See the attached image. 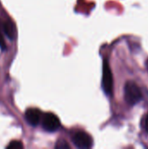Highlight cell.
<instances>
[{"label": "cell", "mask_w": 148, "mask_h": 149, "mask_svg": "<svg viewBox=\"0 0 148 149\" xmlns=\"http://www.w3.org/2000/svg\"><path fill=\"white\" fill-rule=\"evenodd\" d=\"M147 70H148V60L147 61Z\"/></svg>", "instance_id": "obj_11"}, {"label": "cell", "mask_w": 148, "mask_h": 149, "mask_svg": "<svg viewBox=\"0 0 148 149\" xmlns=\"http://www.w3.org/2000/svg\"><path fill=\"white\" fill-rule=\"evenodd\" d=\"M24 118L28 124L32 127H36L42 120V113L37 108H29L24 113Z\"/></svg>", "instance_id": "obj_5"}, {"label": "cell", "mask_w": 148, "mask_h": 149, "mask_svg": "<svg viewBox=\"0 0 148 149\" xmlns=\"http://www.w3.org/2000/svg\"><path fill=\"white\" fill-rule=\"evenodd\" d=\"M69 148V145L65 141H58V144L56 145V148Z\"/></svg>", "instance_id": "obj_8"}, {"label": "cell", "mask_w": 148, "mask_h": 149, "mask_svg": "<svg viewBox=\"0 0 148 149\" xmlns=\"http://www.w3.org/2000/svg\"><path fill=\"white\" fill-rule=\"evenodd\" d=\"M0 47L4 50L6 49V45H5V41H4V38H3V36L1 32V30H0Z\"/></svg>", "instance_id": "obj_9"}, {"label": "cell", "mask_w": 148, "mask_h": 149, "mask_svg": "<svg viewBox=\"0 0 148 149\" xmlns=\"http://www.w3.org/2000/svg\"><path fill=\"white\" fill-rule=\"evenodd\" d=\"M72 141L78 148H90L92 146V137L83 131H78L72 136Z\"/></svg>", "instance_id": "obj_3"}, {"label": "cell", "mask_w": 148, "mask_h": 149, "mask_svg": "<svg viewBox=\"0 0 148 149\" xmlns=\"http://www.w3.org/2000/svg\"><path fill=\"white\" fill-rule=\"evenodd\" d=\"M102 88L106 95H111L113 90V73L107 60L104 61L103 65V77H102Z\"/></svg>", "instance_id": "obj_2"}, {"label": "cell", "mask_w": 148, "mask_h": 149, "mask_svg": "<svg viewBox=\"0 0 148 149\" xmlns=\"http://www.w3.org/2000/svg\"><path fill=\"white\" fill-rule=\"evenodd\" d=\"M124 98L126 102L130 106H134L142 100L140 88L134 81L129 80L126 83L124 87Z\"/></svg>", "instance_id": "obj_1"}, {"label": "cell", "mask_w": 148, "mask_h": 149, "mask_svg": "<svg viewBox=\"0 0 148 149\" xmlns=\"http://www.w3.org/2000/svg\"><path fill=\"white\" fill-rule=\"evenodd\" d=\"M42 127L47 132H55L60 127V120L55 114L47 113L42 118Z\"/></svg>", "instance_id": "obj_4"}, {"label": "cell", "mask_w": 148, "mask_h": 149, "mask_svg": "<svg viewBox=\"0 0 148 149\" xmlns=\"http://www.w3.org/2000/svg\"><path fill=\"white\" fill-rule=\"evenodd\" d=\"M23 148V145L20 141H11L7 146V148Z\"/></svg>", "instance_id": "obj_7"}, {"label": "cell", "mask_w": 148, "mask_h": 149, "mask_svg": "<svg viewBox=\"0 0 148 149\" xmlns=\"http://www.w3.org/2000/svg\"><path fill=\"white\" fill-rule=\"evenodd\" d=\"M2 30L3 31V33L8 37L9 39H14L15 38V28L13 24L7 20V21H3L2 23Z\"/></svg>", "instance_id": "obj_6"}, {"label": "cell", "mask_w": 148, "mask_h": 149, "mask_svg": "<svg viewBox=\"0 0 148 149\" xmlns=\"http://www.w3.org/2000/svg\"><path fill=\"white\" fill-rule=\"evenodd\" d=\"M143 127H144V129L146 130V132L148 134V113L144 117L143 119Z\"/></svg>", "instance_id": "obj_10"}]
</instances>
